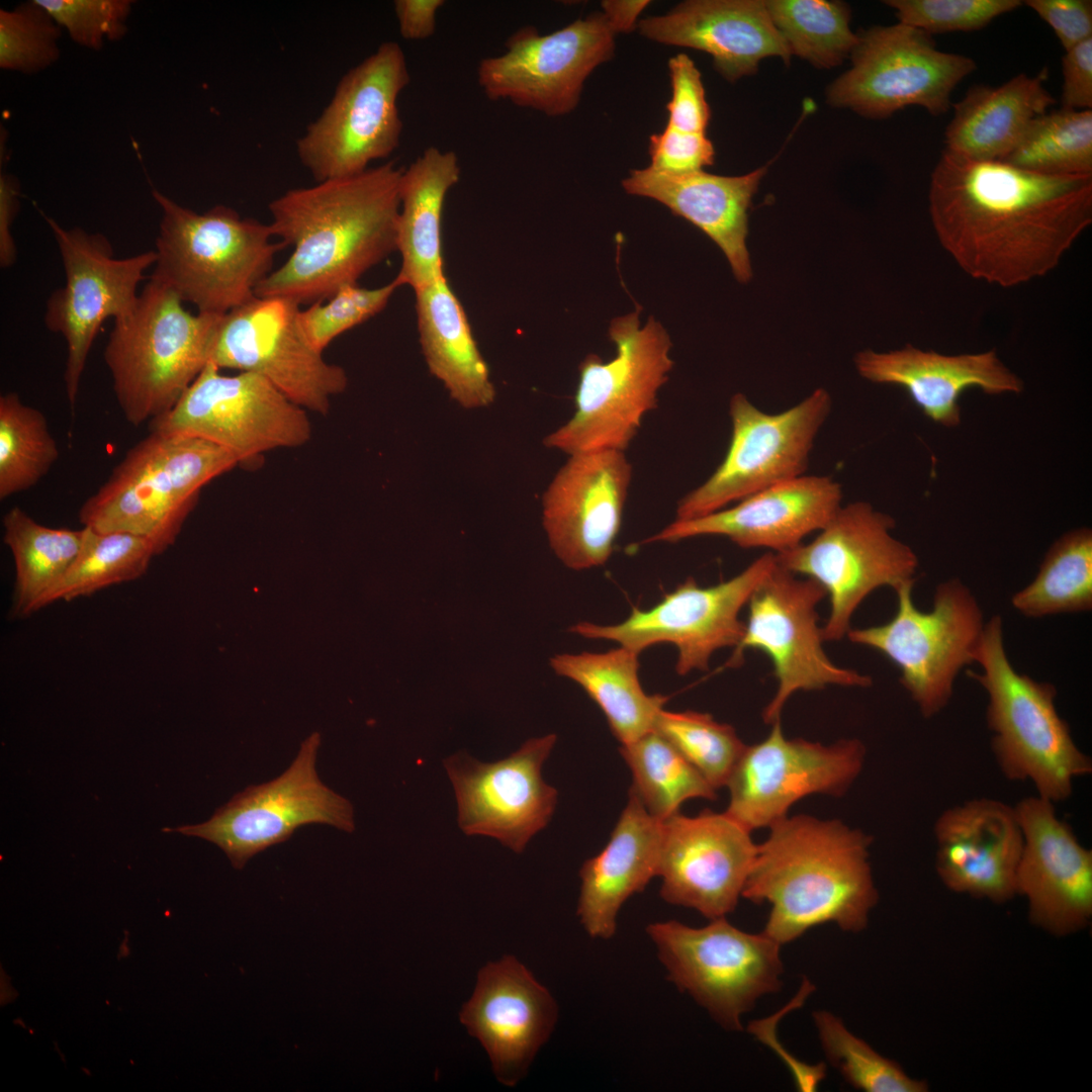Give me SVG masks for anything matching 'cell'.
<instances>
[{"label": "cell", "mask_w": 1092, "mask_h": 1092, "mask_svg": "<svg viewBox=\"0 0 1092 1092\" xmlns=\"http://www.w3.org/2000/svg\"><path fill=\"white\" fill-rule=\"evenodd\" d=\"M767 166L739 176L704 170L670 174L650 167L634 169L622 181L632 195L654 199L705 233L726 256L741 283L751 279L746 246L748 209Z\"/></svg>", "instance_id": "obj_32"}, {"label": "cell", "mask_w": 1092, "mask_h": 1092, "mask_svg": "<svg viewBox=\"0 0 1092 1092\" xmlns=\"http://www.w3.org/2000/svg\"><path fill=\"white\" fill-rule=\"evenodd\" d=\"M1023 4L1053 28L1066 52L1092 37L1090 0H1027Z\"/></svg>", "instance_id": "obj_53"}, {"label": "cell", "mask_w": 1092, "mask_h": 1092, "mask_svg": "<svg viewBox=\"0 0 1092 1092\" xmlns=\"http://www.w3.org/2000/svg\"><path fill=\"white\" fill-rule=\"evenodd\" d=\"M872 837L839 820L787 816L756 844L742 897L770 911L763 932L781 945L835 923L857 933L879 894L870 863Z\"/></svg>", "instance_id": "obj_3"}, {"label": "cell", "mask_w": 1092, "mask_h": 1092, "mask_svg": "<svg viewBox=\"0 0 1092 1092\" xmlns=\"http://www.w3.org/2000/svg\"><path fill=\"white\" fill-rule=\"evenodd\" d=\"M639 654L623 646L607 652L557 654L550 665L579 685L604 713L621 744L653 730L668 697L648 695L638 676Z\"/></svg>", "instance_id": "obj_37"}, {"label": "cell", "mask_w": 1092, "mask_h": 1092, "mask_svg": "<svg viewBox=\"0 0 1092 1092\" xmlns=\"http://www.w3.org/2000/svg\"><path fill=\"white\" fill-rule=\"evenodd\" d=\"M1022 616L1042 618L1092 609V532L1062 535L1046 552L1034 579L1011 598Z\"/></svg>", "instance_id": "obj_39"}, {"label": "cell", "mask_w": 1092, "mask_h": 1092, "mask_svg": "<svg viewBox=\"0 0 1092 1092\" xmlns=\"http://www.w3.org/2000/svg\"><path fill=\"white\" fill-rule=\"evenodd\" d=\"M411 76L404 52L385 41L339 81L321 115L296 142V153L316 182L353 176L388 158L403 123L397 100Z\"/></svg>", "instance_id": "obj_12"}, {"label": "cell", "mask_w": 1092, "mask_h": 1092, "mask_svg": "<svg viewBox=\"0 0 1092 1092\" xmlns=\"http://www.w3.org/2000/svg\"><path fill=\"white\" fill-rule=\"evenodd\" d=\"M636 28L658 43L709 54L715 70L730 82L756 73L765 58L787 65L792 57L762 0H688L663 15L640 19Z\"/></svg>", "instance_id": "obj_30"}, {"label": "cell", "mask_w": 1092, "mask_h": 1092, "mask_svg": "<svg viewBox=\"0 0 1092 1092\" xmlns=\"http://www.w3.org/2000/svg\"><path fill=\"white\" fill-rule=\"evenodd\" d=\"M716 790L726 787L745 744L735 729L708 713L662 709L654 728Z\"/></svg>", "instance_id": "obj_46"}, {"label": "cell", "mask_w": 1092, "mask_h": 1092, "mask_svg": "<svg viewBox=\"0 0 1092 1092\" xmlns=\"http://www.w3.org/2000/svg\"><path fill=\"white\" fill-rule=\"evenodd\" d=\"M1014 808L1023 835L1015 889L1027 902L1029 920L1056 936L1082 930L1092 918V851L1057 815L1055 803L1034 795Z\"/></svg>", "instance_id": "obj_26"}, {"label": "cell", "mask_w": 1092, "mask_h": 1092, "mask_svg": "<svg viewBox=\"0 0 1092 1092\" xmlns=\"http://www.w3.org/2000/svg\"><path fill=\"white\" fill-rule=\"evenodd\" d=\"M971 672L988 695L986 720L991 749L1009 781L1029 782L1053 803L1072 796L1074 782L1092 772V760L1073 739L1056 708V687L1019 673L1004 646L1000 615L985 623Z\"/></svg>", "instance_id": "obj_4"}, {"label": "cell", "mask_w": 1092, "mask_h": 1092, "mask_svg": "<svg viewBox=\"0 0 1092 1092\" xmlns=\"http://www.w3.org/2000/svg\"><path fill=\"white\" fill-rule=\"evenodd\" d=\"M317 732L300 745L290 765L277 778L237 794L200 824L165 828L219 846L236 869L255 854L287 840L306 824H327L352 832L354 808L323 784L316 772Z\"/></svg>", "instance_id": "obj_18"}, {"label": "cell", "mask_w": 1092, "mask_h": 1092, "mask_svg": "<svg viewBox=\"0 0 1092 1092\" xmlns=\"http://www.w3.org/2000/svg\"><path fill=\"white\" fill-rule=\"evenodd\" d=\"M646 932L670 982L727 1031L742 1030V1015L781 990L782 945L763 931L746 932L720 917L703 927L658 921Z\"/></svg>", "instance_id": "obj_10"}, {"label": "cell", "mask_w": 1092, "mask_h": 1092, "mask_svg": "<svg viewBox=\"0 0 1092 1092\" xmlns=\"http://www.w3.org/2000/svg\"><path fill=\"white\" fill-rule=\"evenodd\" d=\"M397 288L394 280L375 288L358 283L344 285L327 302L316 301L298 310L299 331L315 351L323 353L337 337L383 310Z\"/></svg>", "instance_id": "obj_47"}, {"label": "cell", "mask_w": 1092, "mask_h": 1092, "mask_svg": "<svg viewBox=\"0 0 1092 1092\" xmlns=\"http://www.w3.org/2000/svg\"><path fill=\"white\" fill-rule=\"evenodd\" d=\"M44 415L16 392L0 396V498L35 485L59 458Z\"/></svg>", "instance_id": "obj_44"}, {"label": "cell", "mask_w": 1092, "mask_h": 1092, "mask_svg": "<svg viewBox=\"0 0 1092 1092\" xmlns=\"http://www.w3.org/2000/svg\"><path fill=\"white\" fill-rule=\"evenodd\" d=\"M769 16L791 54L818 69H831L850 57L858 35L850 9L841 1L766 0Z\"/></svg>", "instance_id": "obj_42"}, {"label": "cell", "mask_w": 1092, "mask_h": 1092, "mask_svg": "<svg viewBox=\"0 0 1092 1092\" xmlns=\"http://www.w3.org/2000/svg\"><path fill=\"white\" fill-rule=\"evenodd\" d=\"M619 750L632 772L630 791L660 822L678 813L689 799L717 797L706 779L654 729Z\"/></svg>", "instance_id": "obj_40"}, {"label": "cell", "mask_w": 1092, "mask_h": 1092, "mask_svg": "<svg viewBox=\"0 0 1092 1092\" xmlns=\"http://www.w3.org/2000/svg\"><path fill=\"white\" fill-rule=\"evenodd\" d=\"M402 168L393 161L362 173L289 189L268 209L275 238L293 248L257 286L258 297L324 301L358 283L396 251Z\"/></svg>", "instance_id": "obj_2"}, {"label": "cell", "mask_w": 1092, "mask_h": 1092, "mask_svg": "<svg viewBox=\"0 0 1092 1092\" xmlns=\"http://www.w3.org/2000/svg\"><path fill=\"white\" fill-rule=\"evenodd\" d=\"M82 547L73 565L44 600L43 608L90 596L105 587L142 577L157 555L146 537L128 532H98L83 527Z\"/></svg>", "instance_id": "obj_41"}, {"label": "cell", "mask_w": 1092, "mask_h": 1092, "mask_svg": "<svg viewBox=\"0 0 1092 1092\" xmlns=\"http://www.w3.org/2000/svg\"><path fill=\"white\" fill-rule=\"evenodd\" d=\"M558 1016L550 992L516 958L505 956L477 975L460 1020L487 1052L499 1082L514 1086L548 1040Z\"/></svg>", "instance_id": "obj_27"}, {"label": "cell", "mask_w": 1092, "mask_h": 1092, "mask_svg": "<svg viewBox=\"0 0 1092 1092\" xmlns=\"http://www.w3.org/2000/svg\"><path fill=\"white\" fill-rule=\"evenodd\" d=\"M851 67L826 88V102L867 118H887L909 105L938 116L959 83L976 70L973 59L936 49L927 32L898 22L862 30Z\"/></svg>", "instance_id": "obj_15"}, {"label": "cell", "mask_w": 1092, "mask_h": 1092, "mask_svg": "<svg viewBox=\"0 0 1092 1092\" xmlns=\"http://www.w3.org/2000/svg\"><path fill=\"white\" fill-rule=\"evenodd\" d=\"M1046 71L1020 74L993 87L972 86L953 104L945 129V151L978 161H1003L1028 124L1056 101L1043 87Z\"/></svg>", "instance_id": "obj_35"}, {"label": "cell", "mask_w": 1092, "mask_h": 1092, "mask_svg": "<svg viewBox=\"0 0 1092 1092\" xmlns=\"http://www.w3.org/2000/svg\"><path fill=\"white\" fill-rule=\"evenodd\" d=\"M415 294L419 340L429 371L462 407L490 405L495 388L488 366L446 276Z\"/></svg>", "instance_id": "obj_36"}, {"label": "cell", "mask_w": 1092, "mask_h": 1092, "mask_svg": "<svg viewBox=\"0 0 1092 1092\" xmlns=\"http://www.w3.org/2000/svg\"><path fill=\"white\" fill-rule=\"evenodd\" d=\"M900 23L928 34L973 31L1021 5L1019 0H887Z\"/></svg>", "instance_id": "obj_49"}, {"label": "cell", "mask_w": 1092, "mask_h": 1092, "mask_svg": "<svg viewBox=\"0 0 1092 1092\" xmlns=\"http://www.w3.org/2000/svg\"><path fill=\"white\" fill-rule=\"evenodd\" d=\"M238 465L211 442L150 432L84 502L79 521L98 532L146 537L159 555L175 543L201 488Z\"/></svg>", "instance_id": "obj_7"}, {"label": "cell", "mask_w": 1092, "mask_h": 1092, "mask_svg": "<svg viewBox=\"0 0 1092 1092\" xmlns=\"http://www.w3.org/2000/svg\"><path fill=\"white\" fill-rule=\"evenodd\" d=\"M453 151L429 147L405 169L399 184L396 251L400 268L393 279L415 292L445 277L441 223L446 195L459 182Z\"/></svg>", "instance_id": "obj_34"}, {"label": "cell", "mask_w": 1092, "mask_h": 1092, "mask_svg": "<svg viewBox=\"0 0 1092 1092\" xmlns=\"http://www.w3.org/2000/svg\"><path fill=\"white\" fill-rule=\"evenodd\" d=\"M824 598L825 592L816 581L801 578L777 563L746 605L743 636L725 666H738L748 649L769 658L777 689L762 711L766 724L781 720L784 707L798 692L872 685L870 675L839 666L825 653L817 613Z\"/></svg>", "instance_id": "obj_16"}, {"label": "cell", "mask_w": 1092, "mask_h": 1092, "mask_svg": "<svg viewBox=\"0 0 1092 1092\" xmlns=\"http://www.w3.org/2000/svg\"><path fill=\"white\" fill-rule=\"evenodd\" d=\"M1062 108H1092V37L1067 51L1062 60Z\"/></svg>", "instance_id": "obj_54"}, {"label": "cell", "mask_w": 1092, "mask_h": 1092, "mask_svg": "<svg viewBox=\"0 0 1092 1092\" xmlns=\"http://www.w3.org/2000/svg\"><path fill=\"white\" fill-rule=\"evenodd\" d=\"M615 33L594 12L549 34L533 26L516 30L499 56L482 59L477 82L493 101L509 100L550 117L573 111L593 71L615 53Z\"/></svg>", "instance_id": "obj_20"}, {"label": "cell", "mask_w": 1092, "mask_h": 1092, "mask_svg": "<svg viewBox=\"0 0 1092 1092\" xmlns=\"http://www.w3.org/2000/svg\"><path fill=\"white\" fill-rule=\"evenodd\" d=\"M79 46L100 50L126 31L128 0H35Z\"/></svg>", "instance_id": "obj_50"}, {"label": "cell", "mask_w": 1092, "mask_h": 1092, "mask_svg": "<svg viewBox=\"0 0 1092 1092\" xmlns=\"http://www.w3.org/2000/svg\"><path fill=\"white\" fill-rule=\"evenodd\" d=\"M299 309L287 298L255 296L222 314L209 362L219 369L256 373L297 405L327 415L332 397L346 390L348 376L303 338Z\"/></svg>", "instance_id": "obj_21"}, {"label": "cell", "mask_w": 1092, "mask_h": 1092, "mask_svg": "<svg viewBox=\"0 0 1092 1092\" xmlns=\"http://www.w3.org/2000/svg\"><path fill=\"white\" fill-rule=\"evenodd\" d=\"M650 168L664 173L701 171L715 162V148L706 133L667 126L649 139Z\"/></svg>", "instance_id": "obj_52"}, {"label": "cell", "mask_w": 1092, "mask_h": 1092, "mask_svg": "<svg viewBox=\"0 0 1092 1092\" xmlns=\"http://www.w3.org/2000/svg\"><path fill=\"white\" fill-rule=\"evenodd\" d=\"M1002 162L1045 175H1092V110L1061 108L1035 117Z\"/></svg>", "instance_id": "obj_43"}, {"label": "cell", "mask_w": 1092, "mask_h": 1092, "mask_svg": "<svg viewBox=\"0 0 1092 1092\" xmlns=\"http://www.w3.org/2000/svg\"><path fill=\"white\" fill-rule=\"evenodd\" d=\"M162 218L151 277L165 283L198 312L224 314L253 299L286 246L269 223L216 205L203 213L152 192Z\"/></svg>", "instance_id": "obj_5"}, {"label": "cell", "mask_w": 1092, "mask_h": 1092, "mask_svg": "<svg viewBox=\"0 0 1092 1092\" xmlns=\"http://www.w3.org/2000/svg\"><path fill=\"white\" fill-rule=\"evenodd\" d=\"M625 452L569 455L542 496V522L551 549L574 570L604 565L620 532L632 480Z\"/></svg>", "instance_id": "obj_25"}, {"label": "cell", "mask_w": 1092, "mask_h": 1092, "mask_svg": "<svg viewBox=\"0 0 1092 1092\" xmlns=\"http://www.w3.org/2000/svg\"><path fill=\"white\" fill-rule=\"evenodd\" d=\"M222 314L188 311L151 277L133 309L115 320L104 361L118 405L132 426L166 414L209 363Z\"/></svg>", "instance_id": "obj_6"}, {"label": "cell", "mask_w": 1092, "mask_h": 1092, "mask_svg": "<svg viewBox=\"0 0 1092 1092\" xmlns=\"http://www.w3.org/2000/svg\"><path fill=\"white\" fill-rule=\"evenodd\" d=\"M831 397L815 389L796 405L768 414L742 393L729 402L731 438L724 459L710 477L685 494L675 520L706 516L766 487L805 474Z\"/></svg>", "instance_id": "obj_14"}, {"label": "cell", "mask_w": 1092, "mask_h": 1092, "mask_svg": "<svg viewBox=\"0 0 1092 1092\" xmlns=\"http://www.w3.org/2000/svg\"><path fill=\"white\" fill-rule=\"evenodd\" d=\"M770 725L763 740L745 746L726 785L725 813L750 832L769 828L807 796H842L864 763L866 747L856 738L826 745L786 737L781 720Z\"/></svg>", "instance_id": "obj_22"}, {"label": "cell", "mask_w": 1092, "mask_h": 1092, "mask_svg": "<svg viewBox=\"0 0 1092 1092\" xmlns=\"http://www.w3.org/2000/svg\"><path fill=\"white\" fill-rule=\"evenodd\" d=\"M933 833L935 870L949 891L994 903L1016 896L1023 835L1014 806L968 800L942 811Z\"/></svg>", "instance_id": "obj_29"}, {"label": "cell", "mask_w": 1092, "mask_h": 1092, "mask_svg": "<svg viewBox=\"0 0 1092 1092\" xmlns=\"http://www.w3.org/2000/svg\"><path fill=\"white\" fill-rule=\"evenodd\" d=\"M19 187L7 173L0 175V265L12 266L16 260V246L12 236V223L18 209Z\"/></svg>", "instance_id": "obj_56"}, {"label": "cell", "mask_w": 1092, "mask_h": 1092, "mask_svg": "<svg viewBox=\"0 0 1092 1092\" xmlns=\"http://www.w3.org/2000/svg\"><path fill=\"white\" fill-rule=\"evenodd\" d=\"M660 843L661 822L630 791L609 842L579 871L577 915L590 937L615 935L622 905L657 876Z\"/></svg>", "instance_id": "obj_33"}, {"label": "cell", "mask_w": 1092, "mask_h": 1092, "mask_svg": "<svg viewBox=\"0 0 1092 1092\" xmlns=\"http://www.w3.org/2000/svg\"><path fill=\"white\" fill-rule=\"evenodd\" d=\"M60 251L66 283L49 297L44 325L61 334L67 344L64 373L66 393L73 408L91 346L109 317L128 314L136 304L138 286L155 265V251L114 258L110 242L101 234L80 228L65 229L44 216Z\"/></svg>", "instance_id": "obj_19"}, {"label": "cell", "mask_w": 1092, "mask_h": 1092, "mask_svg": "<svg viewBox=\"0 0 1092 1092\" xmlns=\"http://www.w3.org/2000/svg\"><path fill=\"white\" fill-rule=\"evenodd\" d=\"M858 374L874 383L903 388L931 421L946 428L961 422L960 397L970 388L989 395L1020 393L1022 380L995 350L945 355L910 344L899 350H863L854 357Z\"/></svg>", "instance_id": "obj_31"}, {"label": "cell", "mask_w": 1092, "mask_h": 1092, "mask_svg": "<svg viewBox=\"0 0 1092 1092\" xmlns=\"http://www.w3.org/2000/svg\"><path fill=\"white\" fill-rule=\"evenodd\" d=\"M444 4L443 0H395L393 7L401 37L407 40L431 37L436 31L437 12Z\"/></svg>", "instance_id": "obj_55"}, {"label": "cell", "mask_w": 1092, "mask_h": 1092, "mask_svg": "<svg viewBox=\"0 0 1092 1092\" xmlns=\"http://www.w3.org/2000/svg\"><path fill=\"white\" fill-rule=\"evenodd\" d=\"M671 98L666 105L667 126L686 132L706 133L711 111L702 75L694 61L678 54L668 61Z\"/></svg>", "instance_id": "obj_51"}, {"label": "cell", "mask_w": 1092, "mask_h": 1092, "mask_svg": "<svg viewBox=\"0 0 1092 1092\" xmlns=\"http://www.w3.org/2000/svg\"><path fill=\"white\" fill-rule=\"evenodd\" d=\"M649 3L648 0H605L601 6L602 13L616 34L636 28L640 13Z\"/></svg>", "instance_id": "obj_57"}, {"label": "cell", "mask_w": 1092, "mask_h": 1092, "mask_svg": "<svg viewBox=\"0 0 1092 1092\" xmlns=\"http://www.w3.org/2000/svg\"><path fill=\"white\" fill-rule=\"evenodd\" d=\"M2 524L3 541L15 565L12 615L29 616L43 608L44 600L73 565L84 529L47 527L18 507L3 516Z\"/></svg>", "instance_id": "obj_38"}, {"label": "cell", "mask_w": 1092, "mask_h": 1092, "mask_svg": "<svg viewBox=\"0 0 1092 1092\" xmlns=\"http://www.w3.org/2000/svg\"><path fill=\"white\" fill-rule=\"evenodd\" d=\"M556 740L555 734L531 738L494 762H481L466 753L447 757L444 766L455 792L461 830L495 838L522 852L547 826L557 804V790L542 777Z\"/></svg>", "instance_id": "obj_23"}, {"label": "cell", "mask_w": 1092, "mask_h": 1092, "mask_svg": "<svg viewBox=\"0 0 1092 1092\" xmlns=\"http://www.w3.org/2000/svg\"><path fill=\"white\" fill-rule=\"evenodd\" d=\"M755 852L750 831L725 812H678L661 822L660 896L710 920L726 917L742 897Z\"/></svg>", "instance_id": "obj_24"}, {"label": "cell", "mask_w": 1092, "mask_h": 1092, "mask_svg": "<svg viewBox=\"0 0 1092 1092\" xmlns=\"http://www.w3.org/2000/svg\"><path fill=\"white\" fill-rule=\"evenodd\" d=\"M819 1041L829 1064L852 1088L866 1092H926V1081L906 1074L895 1061L879 1054L826 1010L812 1014Z\"/></svg>", "instance_id": "obj_45"}, {"label": "cell", "mask_w": 1092, "mask_h": 1092, "mask_svg": "<svg viewBox=\"0 0 1092 1092\" xmlns=\"http://www.w3.org/2000/svg\"><path fill=\"white\" fill-rule=\"evenodd\" d=\"M776 565V554L766 552L727 580L701 586L688 577L649 609L634 607L620 623L579 622L569 631L617 642L638 654L654 644L671 643L677 650L678 674L705 671L716 651L738 645L744 632L740 612Z\"/></svg>", "instance_id": "obj_17"}, {"label": "cell", "mask_w": 1092, "mask_h": 1092, "mask_svg": "<svg viewBox=\"0 0 1092 1092\" xmlns=\"http://www.w3.org/2000/svg\"><path fill=\"white\" fill-rule=\"evenodd\" d=\"M149 430L211 442L246 468L271 450L311 438L307 411L267 379L252 372L224 375L211 362L169 412L149 422Z\"/></svg>", "instance_id": "obj_13"}, {"label": "cell", "mask_w": 1092, "mask_h": 1092, "mask_svg": "<svg viewBox=\"0 0 1092 1092\" xmlns=\"http://www.w3.org/2000/svg\"><path fill=\"white\" fill-rule=\"evenodd\" d=\"M841 485L826 475H802L752 493L734 506L678 521L644 543L721 536L745 549L789 551L817 533L842 505Z\"/></svg>", "instance_id": "obj_28"}, {"label": "cell", "mask_w": 1092, "mask_h": 1092, "mask_svg": "<svg viewBox=\"0 0 1092 1092\" xmlns=\"http://www.w3.org/2000/svg\"><path fill=\"white\" fill-rule=\"evenodd\" d=\"M609 338L616 357L609 362L588 354L579 364L573 416L545 437L550 449L568 456L594 450L624 451L644 416L657 406V392L673 361L670 338L653 316L640 326V309L614 318Z\"/></svg>", "instance_id": "obj_8"}, {"label": "cell", "mask_w": 1092, "mask_h": 1092, "mask_svg": "<svg viewBox=\"0 0 1092 1092\" xmlns=\"http://www.w3.org/2000/svg\"><path fill=\"white\" fill-rule=\"evenodd\" d=\"M928 200L936 238L957 265L1010 288L1056 269L1092 223V175H1045L944 150Z\"/></svg>", "instance_id": "obj_1"}, {"label": "cell", "mask_w": 1092, "mask_h": 1092, "mask_svg": "<svg viewBox=\"0 0 1092 1092\" xmlns=\"http://www.w3.org/2000/svg\"><path fill=\"white\" fill-rule=\"evenodd\" d=\"M61 27L35 1L0 10V67L35 73L55 63Z\"/></svg>", "instance_id": "obj_48"}, {"label": "cell", "mask_w": 1092, "mask_h": 1092, "mask_svg": "<svg viewBox=\"0 0 1092 1092\" xmlns=\"http://www.w3.org/2000/svg\"><path fill=\"white\" fill-rule=\"evenodd\" d=\"M895 520L863 500L841 505L808 543L776 554L789 572L816 581L829 600L824 641L846 636L859 605L876 589L915 581V552L892 535Z\"/></svg>", "instance_id": "obj_11"}, {"label": "cell", "mask_w": 1092, "mask_h": 1092, "mask_svg": "<svg viewBox=\"0 0 1092 1092\" xmlns=\"http://www.w3.org/2000/svg\"><path fill=\"white\" fill-rule=\"evenodd\" d=\"M914 583L895 589L897 610L890 621L850 629L846 637L893 662L921 715L931 718L948 705L961 670L975 662L985 622L977 599L959 578L936 586L928 612L914 604Z\"/></svg>", "instance_id": "obj_9"}]
</instances>
